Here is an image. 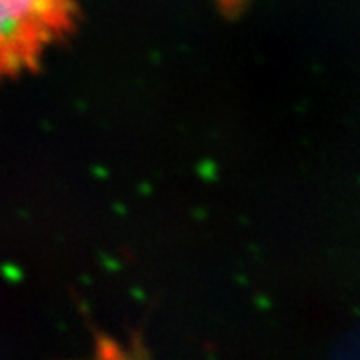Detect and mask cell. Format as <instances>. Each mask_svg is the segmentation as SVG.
<instances>
[{
  "mask_svg": "<svg viewBox=\"0 0 360 360\" xmlns=\"http://www.w3.org/2000/svg\"><path fill=\"white\" fill-rule=\"evenodd\" d=\"M82 0H0V84L30 75L75 30Z\"/></svg>",
  "mask_w": 360,
  "mask_h": 360,
  "instance_id": "6da1fadb",
  "label": "cell"
},
{
  "mask_svg": "<svg viewBox=\"0 0 360 360\" xmlns=\"http://www.w3.org/2000/svg\"><path fill=\"white\" fill-rule=\"evenodd\" d=\"M82 316L92 335V354L86 360H150L141 330L132 333L129 340H120L116 336L106 335L103 328L90 321L89 310L82 309Z\"/></svg>",
  "mask_w": 360,
  "mask_h": 360,
  "instance_id": "7a4b0ae2",
  "label": "cell"
}]
</instances>
